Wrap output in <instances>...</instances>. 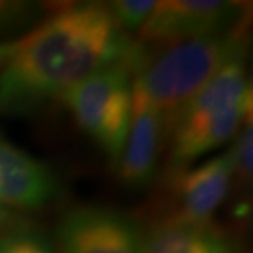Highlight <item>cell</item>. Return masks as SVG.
<instances>
[{"label":"cell","mask_w":253,"mask_h":253,"mask_svg":"<svg viewBox=\"0 0 253 253\" xmlns=\"http://www.w3.org/2000/svg\"><path fill=\"white\" fill-rule=\"evenodd\" d=\"M131 71L112 64L95 71L61 95L76 122L102 148L119 160L131 122Z\"/></svg>","instance_id":"cell-3"},{"label":"cell","mask_w":253,"mask_h":253,"mask_svg":"<svg viewBox=\"0 0 253 253\" xmlns=\"http://www.w3.org/2000/svg\"><path fill=\"white\" fill-rule=\"evenodd\" d=\"M232 163V178L237 183L247 186L252 181L253 171V126L252 117H249L240 126V131L235 136V143L227 151Z\"/></svg>","instance_id":"cell-12"},{"label":"cell","mask_w":253,"mask_h":253,"mask_svg":"<svg viewBox=\"0 0 253 253\" xmlns=\"http://www.w3.org/2000/svg\"><path fill=\"white\" fill-rule=\"evenodd\" d=\"M146 46L115 23L107 5L63 7L13 43L0 73V112H33L95 71L125 64L136 74Z\"/></svg>","instance_id":"cell-1"},{"label":"cell","mask_w":253,"mask_h":253,"mask_svg":"<svg viewBox=\"0 0 253 253\" xmlns=\"http://www.w3.org/2000/svg\"><path fill=\"white\" fill-rule=\"evenodd\" d=\"M56 253H141L143 234L130 217L104 207H78L56 232Z\"/></svg>","instance_id":"cell-5"},{"label":"cell","mask_w":253,"mask_h":253,"mask_svg":"<svg viewBox=\"0 0 253 253\" xmlns=\"http://www.w3.org/2000/svg\"><path fill=\"white\" fill-rule=\"evenodd\" d=\"M247 25V5L224 0H163L156 2L138 28L143 46H169L186 40L227 33Z\"/></svg>","instance_id":"cell-4"},{"label":"cell","mask_w":253,"mask_h":253,"mask_svg":"<svg viewBox=\"0 0 253 253\" xmlns=\"http://www.w3.org/2000/svg\"><path fill=\"white\" fill-rule=\"evenodd\" d=\"M252 92L239 100L230 109L212 115L196 124L174 125L171 135L169 168L184 169L191 161L201 155L219 148L222 143L237 135V131L249 117H252Z\"/></svg>","instance_id":"cell-9"},{"label":"cell","mask_w":253,"mask_h":253,"mask_svg":"<svg viewBox=\"0 0 253 253\" xmlns=\"http://www.w3.org/2000/svg\"><path fill=\"white\" fill-rule=\"evenodd\" d=\"M163 140L161 114L140 94L133 92L130 130L119 163V176L126 186L140 189L151 184Z\"/></svg>","instance_id":"cell-8"},{"label":"cell","mask_w":253,"mask_h":253,"mask_svg":"<svg viewBox=\"0 0 253 253\" xmlns=\"http://www.w3.org/2000/svg\"><path fill=\"white\" fill-rule=\"evenodd\" d=\"M13 43H0V64H3L12 54Z\"/></svg>","instance_id":"cell-17"},{"label":"cell","mask_w":253,"mask_h":253,"mask_svg":"<svg viewBox=\"0 0 253 253\" xmlns=\"http://www.w3.org/2000/svg\"><path fill=\"white\" fill-rule=\"evenodd\" d=\"M58 192V179L46 165L0 138V204L40 209Z\"/></svg>","instance_id":"cell-7"},{"label":"cell","mask_w":253,"mask_h":253,"mask_svg":"<svg viewBox=\"0 0 253 253\" xmlns=\"http://www.w3.org/2000/svg\"><path fill=\"white\" fill-rule=\"evenodd\" d=\"M171 181L173 214L165 219L189 224L209 222L230 189L232 163L229 153L215 156L188 171L174 169Z\"/></svg>","instance_id":"cell-6"},{"label":"cell","mask_w":253,"mask_h":253,"mask_svg":"<svg viewBox=\"0 0 253 253\" xmlns=\"http://www.w3.org/2000/svg\"><path fill=\"white\" fill-rule=\"evenodd\" d=\"M249 92H252V85L247 79L245 56L232 59L176 114L168 133L174 125L202 122L224 112Z\"/></svg>","instance_id":"cell-11"},{"label":"cell","mask_w":253,"mask_h":253,"mask_svg":"<svg viewBox=\"0 0 253 253\" xmlns=\"http://www.w3.org/2000/svg\"><path fill=\"white\" fill-rule=\"evenodd\" d=\"M13 222H15V215L8 211V207L0 204V234L12 230Z\"/></svg>","instance_id":"cell-16"},{"label":"cell","mask_w":253,"mask_h":253,"mask_svg":"<svg viewBox=\"0 0 253 253\" xmlns=\"http://www.w3.org/2000/svg\"><path fill=\"white\" fill-rule=\"evenodd\" d=\"M153 0H117L109 3V12L115 23L124 30H138L151 10L155 8Z\"/></svg>","instance_id":"cell-13"},{"label":"cell","mask_w":253,"mask_h":253,"mask_svg":"<svg viewBox=\"0 0 253 253\" xmlns=\"http://www.w3.org/2000/svg\"><path fill=\"white\" fill-rule=\"evenodd\" d=\"M28 5L20 2H0V30L12 28L13 25L22 23L28 17Z\"/></svg>","instance_id":"cell-15"},{"label":"cell","mask_w":253,"mask_h":253,"mask_svg":"<svg viewBox=\"0 0 253 253\" xmlns=\"http://www.w3.org/2000/svg\"><path fill=\"white\" fill-rule=\"evenodd\" d=\"M141 253H240L234 237L211 220L189 224L161 219L143 235Z\"/></svg>","instance_id":"cell-10"},{"label":"cell","mask_w":253,"mask_h":253,"mask_svg":"<svg viewBox=\"0 0 253 253\" xmlns=\"http://www.w3.org/2000/svg\"><path fill=\"white\" fill-rule=\"evenodd\" d=\"M245 53L247 25L227 33L169 44L136 71L131 89L161 114L166 138L176 114L219 69Z\"/></svg>","instance_id":"cell-2"},{"label":"cell","mask_w":253,"mask_h":253,"mask_svg":"<svg viewBox=\"0 0 253 253\" xmlns=\"http://www.w3.org/2000/svg\"><path fill=\"white\" fill-rule=\"evenodd\" d=\"M0 253H56V250L35 232L12 229L0 234Z\"/></svg>","instance_id":"cell-14"}]
</instances>
